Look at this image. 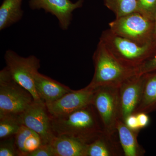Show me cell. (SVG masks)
<instances>
[{
  "mask_svg": "<svg viewBox=\"0 0 156 156\" xmlns=\"http://www.w3.org/2000/svg\"><path fill=\"white\" fill-rule=\"evenodd\" d=\"M55 156H86L87 143L72 136L56 135L51 143Z\"/></svg>",
  "mask_w": 156,
  "mask_h": 156,
  "instance_id": "15",
  "label": "cell"
},
{
  "mask_svg": "<svg viewBox=\"0 0 156 156\" xmlns=\"http://www.w3.org/2000/svg\"><path fill=\"white\" fill-rule=\"evenodd\" d=\"M48 113L45 102L34 101L18 115L21 124L38 134L44 144H51L56 136Z\"/></svg>",
  "mask_w": 156,
  "mask_h": 156,
  "instance_id": "8",
  "label": "cell"
},
{
  "mask_svg": "<svg viewBox=\"0 0 156 156\" xmlns=\"http://www.w3.org/2000/svg\"><path fill=\"white\" fill-rule=\"evenodd\" d=\"M141 95L134 114L156 111V70L142 75Z\"/></svg>",
  "mask_w": 156,
  "mask_h": 156,
  "instance_id": "14",
  "label": "cell"
},
{
  "mask_svg": "<svg viewBox=\"0 0 156 156\" xmlns=\"http://www.w3.org/2000/svg\"><path fill=\"white\" fill-rule=\"evenodd\" d=\"M96 89L88 85L80 90H72L55 101L45 103L49 114L52 117L62 116L92 104Z\"/></svg>",
  "mask_w": 156,
  "mask_h": 156,
  "instance_id": "9",
  "label": "cell"
},
{
  "mask_svg": "<svg viewBox=\"0 0 156 156\" xmlns=\"http://www.w3.org/2000/svg\"><path fill=\"white\" fill-rule=\"evenodd\" d=\"M104 2L116 17L137 12L136 0H104Z\"/></svg>",
  "mask_w": 156,
  "mask_h": 156,
  "instance_id": "19",
  "label": "cell"
},
{
  "mask_svg": "<svg viewBox=\"0 0 156 156\" xmlns=\"http://www.w3.org/2000/svg\"><path fill=\"white\" fill-rule=\"evenodd\" d=\"M84 0L73 2L70 0H29V5L32 10L43 9L58 20L60 28L66 30L72 21L73 12L82 8Z\"/></svg>",
  "mask_w": 156,
  "mask_h": 156,
  "instance_id": "10",
  "label": "cell"
},
{
  "mask_svg": "<svg viewBox=\"0 0 156 156\" xmlns=\"http://www.w3.org/2000/svg\"><path fill=\"white\" fill-rule=\"evenodd\" d=\"M119 88L102 87L96 88L92 104L100 117L104 131L114 135L117 133L116 126L119 119Z\"/></svg>",
  "mask_w": 156,
  "mask_h": 156,
  "instance_id": "7",
  "label": "cell"
},
{
  "mask_svg": "<svg viewBox=\"0 0 156 156\" xmlns=\"http://www.w3.org/2000/svg\"><path fill=\"white\" fill-rule=\"evenodd\" d=\"M23 0H3L0 6V30H3L22 19Z\"/></svg>",
  "mask_w": 156,
  "mask_h": 156,
  "instance_id": "18",
  "label": "cell"
},
{
  "mask_svg": "<svg viewBox=\"0 0 156 156\" xmlns=\"http://www.w3.org/2000/svg\"><path fill=\"white\" fill-rule=\"evenodd\" d=\"M142 86V76L136 74L120 86L119 119L124 122L128 116L134 114L139 102Z\"/></svg>",
  "mask_w": 156,
  "mask_h": 156,
  "instance_id": "11",
  "label": "cell"
},
{
  "mask_svg": "<svg viewBox=\"0 0 156 156\" xmlns=\"http://www.w3.org/2000/svg\"><path fill=\"white\" fill-rule=\"evenodd\" d=\"M116 131L125 156H142L145 151L137 141L139 131L131 130L121 119L118 120Z\"/></svg>",
  "mask_w": 156,
  "mask_h": 156,
  "instance_id": "16",
  "label": "cell"
},
{
  "mask_svg": "<svg viewBox=\"0 0 156 156\" xmlns=\"http://www.w3.org/2000/svg\"><path fill=\"white\" fill-rule=\"evenodd\" d=\"M18 156H27L43 144L41 136L26 126H22L14 137Z\"/></svg>",
  "mask_w": 156,
  "mask_h": 156,
  "instance_id": "17",
  "label": "cell"
},
{
  "mask_svg": "<svg viewBox=\"0 0 156 156\" xmlns=\"http://www.w3.org/2000/svg\"><path fill=\"white\" fill-rule=\"evenodd\" d=\"M137 12L154 21L156 17V0H136Z\"/></svg>",
  "mask_w": 156,
  "mask_h": 156,
  "instance_id": "21",
  "label": "cell"
},
{
  "mask_svg": "<svg viewBox=\"0 0 156 156\" xmlns=\"http://www.w3.org/2000/svg\"><path fill=\"white\" fill-rule=\"evenodd\" d=\"M108 26L114 33L140 44L154 42V21L138 12L116 17Z\"/></svg>",
  "mask_w": 156,
  "mask_h": 156,
  "instance_id": "5",
  "label": "cell"
},
{
  "mask_svg": "<svg viewBox=\"0 0 156 156\" xmlns=\"http://www.w3.org/2000/svg\"><path fill=\"white\" fill-rule=\"evenodd\" d=\"M154 22V27L153 41L154 43L156 44V17Z\"/></svg>",
  "mask_w": 156,
  "mask_h": 156,
  "instance_id": "27",
  "label": "cell"
},
{
  "mask_svg": "<svg viewBox=\"0 0 156 156\" xmlns=\"http://www.w3.org/2000/svg\"><path fill=\"white\" fill-rule=\"evenodd\" d=\"M124 122L131 130L137 131H140V128L137 117L135 114L128 116L125 120Z\"/></svg>",
  "mask_w": 156,
  "mask_h": 156,
  "instance_id": "25",
  "label": "cell"
},
{
  "mask_svg": "<svg viewBox=\"0 0 156 156\" xmlns=\"http://www.w3.org/2000/svg\"><path fill=\"white\" fill-rule=\"evenodd\" d=\"M4 58L6 67L14 80L27 90L35 101L45 102L39 96L35 86V75L41 67L40 59L34 55L23 57L11 50L6 51Z\"/></svg>",
  "mask_w": 156,
  "mask_h": 156,
  "instance_id": "6",
  "label": "cell"
},
{
  "mask_svg": "<svg viewBox=\"0 0 156 156\" xmlns=\"http://www.w3.org/2000/svg\"><path fill=\"white\" fill-rule=\"evenodd\" d=\"M135 114L137 117L140 129L145 128L148 126L150 123V119L148 114L144 112H139Z\"/></svg>",
  "mask_w": 156,
  "mask_h": 156,
  "instance_id": "26",
  "label": "cell"
},
{
  "mask_svg": "<svg viewBox=\"0 0 156 156\" xmlns=\"http://www.w3.org/2000/svg\"><path fill=\"white\" fill-rule=\"evenodd\" d=\"M34 82L37 92L45 103L55 101L72 90L65 85L39 72L35 75Z\"/></svg>",
  "mask_w": 156,
  "mask_h": 156,
  "instance_id": "12",
  "label": "cell"
},
{
  "mask_svg": "<svg viewBox=\"0 0 156 156\" xmlns=\"http://www.w3.org/2000/svg\"><path fill=\"white\" fill-rule=\"evenodd\" d=\"M124 153L116 134L104 132L95 140L87 144L86 156H120Z\"/></svg>",
  "mask_w": 156,
  "mask_h": 156,
  "instance_id": "13",
  "label": "cell"
},
{
  "mask_svg": "<svg viewBox=\"0 0 156 156\" xmlns=\"http://www.w3.org/2000/svg\"><path fill=\"white\" fill-rule=\"evenodd\" d=\"M99 41L122 63L137 71L145 62L156 54V44L154 42L140 44L116 34L109 28L102 32Z\"/></svg>",
  "mask_w": 156,
  "mask_h": 156,
  "instance_id": "3",
  "label": "cell"
},
{
  "mask_svg": "<svg viewBox=\"0 0 156 156\" xmlns=\"http://www.w3.org/2000/svg\"><path fill=\"white\" fill-rule=\"evenodd\" d=\"M18 156L15 146L14 138L3 140L0 145V156Z\"/></svg>",
  "mask_w": 156,
  "mask_h": 156,
  "instance_id": "22",
  "label": "cell"
},
{
  "mask_svg": "<svg viewBox=\"0 0 156 156\" xmlns=\"http://www.w3.org/2000/svg\"><path fill=\"white\" fill-rule=\"evenodd\" d=\"M21 126L18 115L0 117V138L5 139L15 135Z\"/></svg>",
  "mask_w": 156,
  "mask_h": 156,
  "instance_id": "20",
  "label": "cell"
},
{
  "mask_svg": "<svg viewBox=\"0 0 156 156\" xmlns=\"http://www.w3.org/2000/svg\"><path fill=\"white\" fill-rule=\"evenodd\" d=\"M34 101L31 94L12 79L7 67L0 71V117L19 115Z\"/></svg>",
  "mask_w": 156,
  "mask_h": 156,
  "instance_id": "4",
  "label": "cell"
},
{
  "mask_svg": "<svg viewBox=\"0 0 156 156\" xmlns=\"http://www.w3.org/2000/svg\"><path fill=\"white\" fill-rule=\"evenodd\" d=\"M27 156H55L50 144H43Z\"/></svg>",
  "mask_w": 156,
  "mask_h": 156,
  "instance_id": "23",
  "label": "cell"
},
{
  "mask_svg": "<svg viewBox=\"0 0 156 156\" xmlns=\"http://www.w3.org/2000/svg\"><path fill=\"white\" fill-rule=\"evenodd\" d=\"M156 70V54L145 62L138 68L137 73L142 75L146 73Z\"/></svg>",
  "mask_w": 156,
  "mask_h": 156,
  "instance_id": "24",
  "label": "cell"
},
{
  "mask_svg": "<svg viewBox=\"0 0 156 156\" xmlns=\"http://www.w3.org/2000/svg\"><path fill=\"white\" fill-rule=\"evenodd\" d=\"M51 120L56 135L72 136L87 144L104 132L100 117L92 104L65 115L51 117Z\"/></svg>",
  "mask_w": 156,
  "mask_h": 156,
  "instance_id": "1",
  "label": "cell"
},
{
  "mask_svg": "<svg viewBox=\"0 0 156 156\" xmlns=\"http://www.w3.org/2000/svg\"><path fill=\"white\" fill-rule=\"evenodd\" d=\"M94 76L89 86L119 87L122 83L138 74L137 69L126 66L115 57L100 41L93 54Z\"/></svg>",
  "mask_w": 156,
  "mask_h": 156,
  "instance_id": "2",
  "label": "cell"
}]
</instances>
